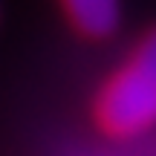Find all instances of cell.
I'll use <instances>...</instances> for the list:
<instances>
[{"instance_id":"6da1fadb","label":"cell","mask_w":156,"mask_h":156,"mask_svg":"<svg viewBox=\"0 0 156 156\" xmlns=\"http://www.w3.org/2000/svg\"><path fill=\"white\" fill-rule=\"evenodd\" d=\"M93 119L110 139H133L156 124V29L101 84Z\"/></svg>"},{"instance_id":"7a4b0ae2","label":"cell","mask_w":156,"mask_h":156,"mask_svg":"<svg viewBox=\"0 0 156 156\" xmlns=\"http://www.w3.org/2000/svg\"><path fill=\"white\" fill-rule=\"evenodd\" d=\"M69 23L87 38H107L116 32L122 6L119 0H61Z\"/></svg>"}]
</instances>
